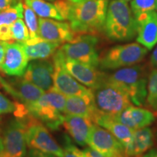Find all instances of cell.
Listing matches in <instances>:
<instances>
[{
	"mask_svg": "<svg viewBox=\"0 0 157 157\" xmlns=\"http://www.w3.org/2000/svg\"><path fill=\"white\" fill-rule=\"evenodd\" d=\"M109 0L68 2L67 20L76 34H96L104 30Z\"/></svg>",
	"mask_w": 157,
	"mask_h": 157,
	"instance_id": "6da1fadb",
	"label": "cell"
},
{
	"mask_svg": "<svg viewBox=\"0 0 157 157\" xmlns=\"http://www.w3.org/2000/svg\"><path fill=\"white\" fill-rule=\"evenodd\" d=\"M104 31L113 42H127L135 38L137 23L127 1L111 0L109 3Z\"/></svg>",
	"mask_w": 157,
	"mask_h": 157,
	"instance_id": "7a4b0ae2",
	"label": "cell"
},
{
	"mask_svg": "<svg viewBox=\"0 0 157 157\" xmlns=\"http://www.w3.org/2000/svg\"><path fill=\"white\" fill-rule=\"evenodd\" d=\"M107 79L124 92L135 105H146L148 76L144 66L134 65L119 68L111 75H108Z\"/></svg>",
	"mask_w": 157,
	"mask_h": 157,
	"instance_id": "3957f363",
	"label": "cell"
},
{
	"mask_svg": "<svg viewBox=\"0 0 157 157\" xmlns=\"http://www.w3.org/2000/svg\"><path fill=\"white\" fill-rule=\"evenodd\" d=\"M66 97L51 89L34 103L25 105L29 114L36 118L51 130H57L63 124Z\"/></svg>",
	"mask_w": 157,
	"mask_h": 157,
	"instance_id": "277c9868",
	"label": "cell"
},
{
	"mask_svg": "<svg viewBox=\"0 0 157 157\" xmlns=\"http://www.w3.org/2000/svg\"><path fill=\"white\" fill-rule=\"evenodd\" d=\"M148 52V49L139 43L117 45L100 58L99 67L103 70H117L134 66L142 61Z\"/></svg>",
	"mask_w": 157,
	"mask_h": 157,
	"instance_id": "5b68a950",
	"label": "cell"
},
{
	"mask_svg": "<svg viewBox=\"0 0 157 157\" xmlns=\"http://www.w3.org/2000/svg\"><path fill=\"white\" fill-rule=\"evenodd\" d=\"M92 91L96 109L105 114L114 117L132 105L127 94L108 79Z\"/></svg>",
	"mask_w": 157,
	"mask_h": 157,
	"instance_id": "8992f818",
	"label": "cell"
},
{
	"mask_svg": "<svg viewBox=\"0 0 157 157\" xmlns=\"http://www.w3.org/2000/svg\"><path fill=\"white\" fill-rule=\"evenodd\" d=\"M98 42L95 35L78 34L71 42L62 45L60 50L66 58L98 68L100 63Z\"/></svg>",
	"mask_w": 157,
	"mask_h": 157,
	"instance_id": "52a82bcc",
	"label": "cell"
},
{
	"mask_svg": "<svg viewBox=\"0 0 157 157\" xmlns=\"http://www.w3.org/2000/svg\"><path fill=\"white\" fill-rule=\"evenodd\" d=\"M22 119L26 123L25 139L29 148L36 149L56 157H63V149L55 140L44 124L31 115Z\"/></svg>",
	"mask_w": 157,
	"mask_h": 157,
	"instance_id": "ba28073f",
	"label": "cell"
},
{
	"mask_svg": "<svg viewBox=\"0 0 157 157\" xmlns=\"http://www.w3.org/2000/svg\"><path fill=\"white\" fill-rule=\"evenodd\" d=\"M54 63V84L53 89L60 93L68 96H78L82 98H93L91 89H88L82 85L75 78H74L64 67L62 60V54L60 50L55 52L53 56Z\"/></svg>",
	"mask_w": 157,
	"mask_h": 157,
	"instance_id": "9c48e42d",
	"label": "cell"
},
{
	"mask_svg": "<svg viewBox=\"0 0 157 157\" xmlns=\"http://www.w3.org/2000/svg\"><path fill=\"white\" fill-rule=\"evenodd\" d=\"M26 123L24 119H13L3 133L4 150L2 157H25L26 156Z\"/></svg>",
	"mask_w": 157,
	"mask_h": 157,
	"instance_id": "30bf717a",
	"label": "cell"
},
{
	"mask_svg": "<svg viewBox=\"0 0 157 157\" xmlns=\"http://www.w3.org/2000/svg\"><path fill=\"white\" fill-rule=\"evenodd\" d=\"M87 144L105 157H127L121 143L108 129L96 124L90 129Z\"/></svg>",
	"mask_w": 157,
	"mask_h": 157,
	"instance_id": "8fae6325",
	"label": "cell"
},
{
	"mask_svg": "<svg viewBox=\"0 0 157 157\" xmlns=\"http://www.w3.org/2000/svg\"><path fill=\"white\" fill-rule=\"evenodd\" d=\"M61 54L63 64L66 69L78 82L85 85L86 87L93 90L106 81L107 74L104 72L99 71L97 68L66 58L62 52Z\"/></svg>",
	"mask_w": 157,
	"mask_h": 157,
	"instance_id": "7c38bea8",
	"label": "cell"
},
{
	"mask_svg": "<svg viewBox=\"0 0 157 157\" xmlns=\"http://www.w3.org/2000/svg\"><path fill=\"white\" fill-rule=\"evenodd\" d=\"M0 84L6 92L24 105L34 103L45 93L34 84L17 76L8 79L0 76Z\"/></svg>",
	"mask_w": 157,
	"mask_h": 157,
	"instance_id": "4fadbf2b",
	"label": "cell"
},
{
	"mask_svg": "<svg viewBox=\"0 0 157 157\" xmlns=\"http://www.w3.org/2000/svg\"><path fill=\"white\" fill-rule=\"evenodd\" d=\"M54 71L53 61L35 60L28 64L23 78L44 91H49L53 87Z\"/></svg>",
	"mask_w": 157,
	"mask_h": 157,
	"instance_id": "5bb4252c",
	"label": "cell"
},
{
	"mask_svg": "<svg viewBox=\"0 0 157 157\" xmlns=\"http://www.w3.org/2000/svg\"><path fill=\"white\" fill-rule=\"evenodd\" d=\"M5 54L1 71L11 76L21 77L28 66L29 58L20 42H5Z\"/></svg>",
	"mask_w": 157,
	"mask_h": 157,
	"instance_id": "9a60e30c",
	"label": "cell"
},
{
	"mask_svg": "<svg viewBox=\"0 0 157 157\" xmlns=\"http://www.w3.org/2000/svg\"><path fill=\"white\" fill-rule=\"evenodd\" d=\"M38 23L39 36L44 40L62 44L71 42L76 36L68 23L39 17Z\"/></svg>",
	"mask_w": 157,
	"mask_h": 157,
	"instance_id": "2e32d148",
	"label": "cell"
},
{
	"mask_svg": "<svg viewBox=\"0 0 157 157\" xmlns=\"http://www.w3.org/2000/svg\"><path fill=\"white\" fill-rule=\"evenodd\" d=\"M135 19L137 23V43L148 50H151L157 44V12L144 13Z\"/></svg>",
	"mask_w": 157,
	"mask_h": 157,
	"instance_id": "e0dca14e",
	"label": "cell"
},
{
	"mask_svg": "<svg viewBox=\"0 0 157 157\" xmlns=\"http://www.w3.org/2000/svg\"><path fill=\"white\" fill-rule=\"evenodd\" d=\"M113 118L132 130L148 127L155 121L154 113L151 111L132 105Z\"/></svg>",
	"mask_w": 157,
	"mask_h": 157,
	"instance_id": "ac0fdd59",
	"label": "cell"
},
{
	"mask_svg": "<svg viewBox=\"0 0 157 157\" xmlns=\"http://www.w3.org/2000/svg\"><path fill=\"white\" fill-rule=\"evenodd\" d=\"M96 124L108 129L122 145L125 150L128 148L132 140L133 130L116 120L111 116L97 111L93 118Z\"/></svg>",
	"mask_w": 157,
	"mask_h": 157,
	"instance_id": "d6986e66",
	"label": "cell"
},
{
	"mask_svg": "<svg viewBox=\"0 0 157 157\" xmlns=\"http://www.w3.org/2000/svg\"><path fill=\"white\" fill-rule=\"evenodd\" d=\"M93 123L90 118L65 114L62 125L78 145L84 146L87 144L88 136Z\"/></svg>",
	"mask_w": 157,
	"mask_h": 157,
	"instance_id": "ffe728a7",
	"label": "cell"
},
{
	"mask_svg": "<svg viewBox=\"0 0 157 157\" xmlns=\"http://www.w3.org/2000/svg\"><path fill=\"white\" fill-rule=\"evenodd\" d=\"M29 60H44L53 56L58 50L59 43L44 40L40 36L30 38L24 42H21Z\"/></svg>",
	"mask_w": 157,
	"mask_h": 157,
	"instance_id": "44dd1931",
	"label": "cell"
},
{
	"mask_svg": "<svg viewBox=\"0 0 157 157\" xmlns=\"http://www.w3.org/2000/svg\"><path fill=\"white\" fill-rule=\"evenodd\" d=\"M154 145V135L148 127L133 130L132 140L125 150L127 157H141Z\"/></svg>",
	"mask_w": 157,
	"mask_h": 157,
	"instance_id": "7402d4cb",
	"label": "cell"
},
{
	"mask_svg": "<svg viewBox=\"0 0 157 157\" xmlns=\"http://www.w3.org/2000/svg\"><path fill=\"white\" fill-rule=\"evenodd\" d=\"M98 109H96L94 98H82L78 96H68L66 97L65 105V114L76 115L90 118H93Z\"/></svg>",
	"mask_w": 157,
	"mask_h": 157,
	"instance_id": "603a6c76",
	"label": "cell"
},
{
	"mask_svg": "<svg viewBox=\"0 0 157 157\" xmlns=\"http://www.w3.org/2000/svg\"><path fill=\"white\" fill-rule=\"evenodd\" d=\"M25 4L31 7L39 17L60 21L65 20L56 2H48L46 0H25Z\"/></svg>",
	"mask_w": 157,
	"mask_h": 157,
	"instance_id": "cb8c5ba5",
	"label": "cell"
},
{
	"mask_svg": "<svg viewBox=\"0 0 157 157\" xmlns=\"http://www.w3.org/2000/svg\"><path fill=\"white\" fill-rule=\"evenodd\" d=\"M146 105L157 114V69L154 68L148 75Z\"/></svg>",
	"mask_w": 157,
	"mask_h": 157,
	"instance_id": "d4e9b609",
	"label": "cell"
},
{
	"mask_svg": "<svg viewBox=\"0 0 157 157\" xmlns=\"http://www.w3.org/2000/svg\"><path fill=\"white\" fill-rule=\"evenodd\" d=\"M23 4L17 2L9 8L1 11L0 13V25H10L14 21L23 17Z\"/></svg>",
	"mask_w": 157,
	"mask_h": 157,
	"instance_id": "484cf974",
	"label": "cell"
},
{
	"mask_svg": "<svg viewBox=\"0 0 157 157\" xmlns=\"http://www.w3.org/2000/svg\"><path fill=\"white\" fill-rule=\"evenodd\" d=\"M23 17L27 28L29 29L30 38L39 37V23L36 14L31 7L23 4Z\"/></svg>",
	"mask_w": 157,
	"mask_h": 157,
	"instance_id": "4316f807",
	"label": "cell"
},
{
	"mask_svg": "<svg viewBox=\"0 0 157 157\" xmlns=\"http://www.w3.org/2000/svg\"><path fill=\"white\" fill-rule=\"evenodd\" d=\"M130 5L135 17L150 12H157V0H132Z\"/></svg>",
	"mask_w": 157,
	"mask_h": 157,
	"instance_id": "83f0119b",
	"label": "cell"
},
{
	"mask_svg": "<svg viewBox=\"0 0 157 157\" xmlns=\"http://www.w3.org/2000/svg\"><path fill=\"white\" fill-rule=\"evenodd\" d=\"M13 39L17 42H24L30 39L29 29L22 18H18L10 25Z\"/></svg>",
	"mask_w": 157,
	"mask_h": 157,
	"instance_id": "f1b7e54d",
	"label": "cell"
},
{
	"mask_svg": "<svg viewBox=\"0 0 157 157\" xmlns=\"http://www.w3.org/2000/svg\"><path fill=\"white\" fill-rule=\"evenodd\" d=\"M63 157H84V152L76 147L68 137L65 140Z\"/></svg>",
	"mask_w": 157,
	"mask_h": 157,
	"instance_id": "f546056e",
	"label": "cell"
},
{
	"mask_svg": "<svg viewBox=\"0 0 157 157\" xmlns=\"http://www.w3.org/2000/svg\"><path fill=\"white\" fill-rule=\"evenodd\" d=\"M15 108V102L13 103L10 101L8 98L0 93V114L14 113Z\"/></svg>",
	"mask_w": 157,
	"mask_h": 157,
	"instance_id": "4dcf8cb0",
	"label": "cell"
},
{
	"mask_svg": "<svg viewBox=\"0 0 157 157\" xmlns=\"http://www.w3.org/2000/svg\"><path fill=\"white\" fill-rule=\"evenodd\" d=\"M0 41H2V42H10V41H13L10 25H0Z\"/></svg>",
	"mask_w": 157,
	"mask_h": 157,
	"instance_id": "1f68e13d",
	"label": "cell"
},
{
	"mask_svg": "<svg viewBox=\"0 0 157 157\" xmlns=\"http://www.w3.org/2000/svg\"><path fill=\"white\" fill-rule=\"evenodd\" d=\"M25 157H56L54 155L44 153L36 149H30Z\"/></svg>",
	"mask_w": 157,
	"mask_h": 157,
	"instance_id": "d6a6232c",
	"label": "cell"
},
{
	"mask_svg": "<svg viewBox=\"0 0 157 157\" xmlns=\"http://www.w3.org/2000/svg\"><path fill=\"white\" fill-rule=\"evenodd\" d=\"M83 152L84 156L86 157H105V156H103V155L100 154L99 152L96 151L95 150L90 148V147L84 149Z\"/></svg>",
	"mask_w": 157,
	"mask_h": 157,
	"instance_id": "836d02e7",
	"label": "cell"
},
{
	"mask_svg": "<svg viewBox=\"0 0 157 157\" xmlns=\"http://www.w3.org/2000/svg\"><path fill=\"white\" fill-rule=\"evenodd\" d=\"M16 0H0V11L10 7L13 4L15 3Z\"/></svg>",
	"mask_w": 157,
	"mask_h": 157,
	"instance_id": "e575fe53",
	"label": "cell"
},
{
	"mask_svg": "<svg viewBox=\"0 0 157 157\" xmlns=\"http://www.w3.org/2000/svg\"><path fill=\"white\" fill-rule=\"evenodd\" d=\"M150 63L153 68L157 69V46L153 51L150 58Z\"/></svg>",
	"mask_w": 157,
	"mask_h": 157,
	"instance_id": "d590c367",
	"label": "cell"
},
{
	"mask_svg": "<svg viewBox=\"0 0 157 157\" xmlns=\"http://www.w3.org/2000/svg\"><path fill=\"white\" fill-rule=\"evenodd\" d=\"M5 42H2L0 41V71L2 69V66L4 58H5Z\"/></svg>",
	"mask_w": 157,
	"mask_h": 157,
	"instance_id": "8d00e7d4",
	"label": "cell"
},
{
	"mask_svg": "<svg viewBox=\"0 0 157 157\" xmlns=\"http://www.w3.org/2000/svg\"><path fill=\"white\" fill-rule=\"evenodd\" d=\"M141 157H157L156 149H150Z\"/></svg>",
	"mask_w": 157,
	"mask_h": 157,
	"instance_id": "74e56055",
	"label": "cell"
},
{
	"mask_svg": "<svg viewBox=\"0 0 157 157\" xmlns=\"http://www.w3.org/2000/svg\"><path fill=\"white\" fill-rule=\"evenodd\" d=\"M3 150H4V146H3V140H2V137H0V157L2 156Z\"/></svg>",
	"mask_w": 157,
	"mask_h": 157,
	"instance_id": "f35d334b",
	"label": "cell"
},
{
	"mask_svg": "<svg viewBox=\"0 0 157 157\" xmlns=\"http://www.w3.org/2000/svg\"><path fill=\"white\" fill-rule=\"evenodd\" d=\"M68 1H69L71 2H73V3H78V2H81L86 1V0H68Z\"/></svg>",
	"mask_w": 157,
	"mask_h": 157,
	"instance_id": "ab89813d",
	"label": "cell"
},
{
	"mask_svg": "<svg viewBox=\"0 0 157 157\" xmlns=\"http://www.w3.org/2000/svg\"><path fill=\"white\" fill-rule=\"evenodd\" d=\"M46 1H50V2L52 1H52H55V0H46Z\"/></svg>",
	"mask_w": 157,
	"mask_h": 157,
	"instance_id": "60d3db41",
	"label": "cell"
},
{
	"mask_svg": "<svg viewBox=\"0 0 157 157\" xmlns=\"http://www.w3.org/2000/svg\"><path fill=\"white\" fill-rule=\"evenodd\" d=\"M124 1H127V2H128V1H130V0H124Z\"/></svg>",
	"mask_w": 157,
	"mask_h": 157,
	"instance_id": "b9f144b4",
	"label": "cell"
},
{
	"mask_svg": "<svg viewBox=\"0 0 157 157\" xmlns=\"http://www.w3.org/2000/svg\"><path fill=\"white\" fill-rule=\"evenodd\" d=\"M0 124H1V120H0Z\"/></svg>",
	"mask_w": 157,
	"mask_h": 157,
	"instance_id": "7bdbcfd3",
	"label": "cell"
},
{
	"mask_svg": "<svg viewBox=\"0 0 157 157\" xmlns=\"http://www.w3.org/2000/svg\"><path fill=\"white\" fill-rule=\"evenodd\" d=\"M0 13H1V11H0Z\"/></svg>",
	"mask_w": 157,
	"mask_h": 157,
	"instance_id": "ee69618b",
	"label": "cell"
}]
</instances>
